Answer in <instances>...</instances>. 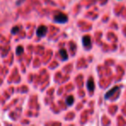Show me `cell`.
<instances>
[{"mask_svg":"<svg viewBox=\"0 0 126 126\" xmlns=\"http://www.w3.org/2000/svg\"><path fill=\"white\" fill-rule=\"evenodd\" d=\"M60 55H61V59H62L63 61H67V58H68V54H67V50L64 48H61V50H60Z\"/></svg>","mask_w":126,"mask_h":126,"instance_id":"cell-6","label":"cell"},{"mask_svg":"<svg viewBox=\"0 0 126 126\" xmlns=\"http://www.w3.org/2000/svg\"><path fill=\"white\" fill-rule=\"evenodd\" d=\"M18 30H19V28H18L17 26H16V27H14V28H12L11 33H12V34H16L18 32Z\"/></svg>","mask_w":126,"mask_h":126,"instance_id":"cell-9","label":"cell"},{"mask_svg":"<svg viewBox=\"0 0 126 126\" xmlns=\"http://www.w3.org/2000/svg\"><path fill=\"white\" fill-rule=\"evenodd\" d=\"M95 88V85H94V80H93V78H89L87 80V89L90 92H93Z\"/></svg>","mask_w":126,"mask_h":126,"instance_id":"cell-4","label":"cell"},{"mask_svg":"<svg viewBox=\"0 0 126 126\" xmlns=\"http://www.w3.org/2000/svg\"><path fill=\"white\" fill-rule=\"evenodd\" d=\"M74 98L73 96H68V98H67V100H66V103H67V105H72L73 104H74Z\"/></svg>","mask_w":126,"mask_h":126,"instance_id":"cell-7","label":"cell"},{"mask_svg":"<svg viewBox=\"0 0 126 126\" xmlns=\"http://www.w3.org/2000/svg\"><path fill=\"white\" fill-rule=\"evenodd\" d=\"M82 42L84 47H90V46H91V37L89 35H84L82 38Z\"/></svg>","mask_w":126,"mask_h":126,"instance_id":"cell-3","label":"cell"},{"mask_svg":"<svg viewBox=\"0 0 126 126\" xmlns=\"http://www.w3.org/2000/svg\"><path fill=\"white\" fill-rule=\"evenodd\" d=\"M47 27L44 26V25H41V26H39L38 29H37L36 35H37V36L42 37V36H43V35H45L46 34H47Z\"/></svg>","mask_w":126,"mask_h":126,"instance_id":"cell-2","label":"cell"},{"mask_svg":"<svg viewBox=\"0 0 126 126\" xmlns=\"http://www.w3.org/2000/svg\"><path fill=\"white\" fill-rule=\"evenodd\" d=\"M54 20L56 22V23H64L66 22H67L68 20V17L66 14L64 13H58V14L54 15Z\"/></svg>","mask_w":126,"mask_h":126,"instance_id":"cell-1","label":"cell"},{"mask_svg":"<svg viewBox=\"0 0 126 126\" xmlns=\"http://www.w3.org/2000/svg\"><path fill=\"white\" fill-rule=\"evenodd\" d=\"M117 90H118V86H114V87L111 88L110 91L107 92L106 94L105 95V99H108V98H110V97L114 94V93H115V92H117Z\"/></svg>","mask_w":126,"mask_h":126,"instance_id":"cell-5","label":"cell"},{"mask_svg":"<svg viewBox=\"0 0 126 126\" xmlns=\"http://www.w3.org/2000/svg\"><path fill=\"white\" fill-rule=\"evenodd\" d=\"M23 52V47H22V46H18V47H16V54H17V55H20V54H21Z\"/></svg>","mask_w":126,"mask_h":126,"instance_id":"cell-8","label":"cell"}]
</instances>
